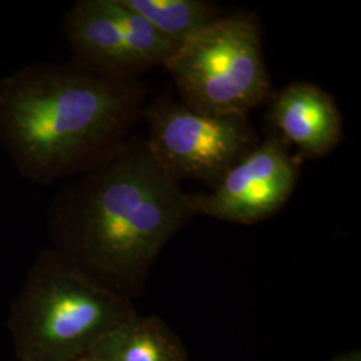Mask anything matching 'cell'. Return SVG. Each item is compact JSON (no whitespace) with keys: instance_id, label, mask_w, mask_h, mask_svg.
<instances>
[{"instance_id":"obj_5","label":"cell","mask_w":361,"mask_h":361,"mask_svg":"<svg viewBox=\"0 0 361 361\" xmlns=\"http://www.w3.org/2000/svg\"><path fill=\"white\" fill-rule=\"evenodd\" d=\"M145 137L155 162L171 180L214 186L258 142L249 116L197 111L166 95L146 104Z\"/></svg>"},{"instance_id":"obj_11","label":"cell","mask_w":361,"mask_h":361,"mask_svg":"<svg viewBox=\"0 0 361 361\" xmlns=\"http://www.w3.org/2000/svg\"><path fill=\"white\" fill-rule=\"evenodd\" d=\"M329 361H361V352L359 349H352L349 352H344L337 355Z\"/></svg>"},{"instance_id":"obj_12","label":"cell","mask_w":361,"mask_h":361,"mask_svg":"<svg viewBox=\"0 0 361 361\" xmlns=\"http://www.w3.org/2000/svg\"><path fill=\"white\" fill-rule=\"evenodd\" d=\"M73 361H94V360H92V357H90V356H85V357H80V359H77V360H73Z\"/></svg>"},{"instance_id":"obj_9","label":"cell","mask_w":361,"mask_h":361,"mask_svg":"<svg viewBox=\"0 0 361 361\" xmlns=\"http://www.w3.org/2000/svg\"><path fill=\"white\" fill-rule=\"evenodd\" d=\"M94 361H188V350L168 324L135 314L91 350Z\"/></svg>"},{"instance_id":"obj_7","label":"cell","mask_w":361,"mask_h":361,"mask_svg":"<svg viewBox=\"0 0 361 361\" xmlns=\"http://www.w3.org/2000/svg\"><path fill=\"white\" fill-rule=\"evenodd\" d=\"M268 133L302 161L324 158L341 142L344 122L335 98L316 83L290 82L269 98Z\"/></svg>"},{"instance_id":"obj_3","label":"cell","mask_w":361,"mask_h":361,"mask_svg":"<svg viewBox=\"0 0 361 361\" xmlns=\"http://www.w3.org/2000/svg\"><path fill=\"white\" fill-rule=\"evenodd\" d=\"M137 313L131 298L46 247L27 271L7 326L18 361H73Z\"/></svg>"},{"instance_id":"obj_8","label":"cell","mask_w":361,"mask_h":361,"mask_svg":"<svg viewBox=\"0 0 361 361\" xmlns=\"http://www.w3.org/2000/svg\"><path fill=\"white\" fill-rule=\"evenodd\" d=\"M71 62L116 79H141L147 73L118 16L116 0H78L63 16Z\"/></svg>"},{"instance_id":"obj_1","label":"cell","mask_w":361,"mask_h":361,"mask_svg":"<svg viewBox=\"0 0 361 361\" xmlns=\"http://www.w3.org/2000/svg\"><path fill=\"white\" fill-rule=\"evenodd\" d=\"M195 217L189 194L131 135L101 164L52 197L51 249L119 295L141 296L169 241Z\"/></svg>"},{"instance_id":"obj_6","label":"cell","mask_w":361,"mask_h":361,"mask_svg":"<svg viewBox=\"0 0 361 361\" xmlns=\"http://www.w3.org/2000/svg\"><path fill=\"white\" fill-rule=\"evenodd\" d=\"M302 162L268 133L207 192L189 194L194 214L240 225L271 219L295 192Z\"/></svg>"},{"instance_id":"obj_10","label":"cell","mask_w":361,"mask_h":361,"mask_svg":"<svg viewBox=\"0 0 361 361\" xmlns=\"http://www.w3.org/2000/svg\"><path fill=\"white\" fill-rule=\"evenodd\" d=\"M155 31L180 49L189 39L217 22L224 11L207 0H125Z\"/></svg>"},{"instance_id":"obj_2","label":"cell","mask_w":361,"mask_h":361,"mask_svg":"<svg viewBox=\"0 0 361 361\" xmlns=\"http://www.w3.org/2000/svg\"><path fill=\"white\" fill-rule=\"evenodd\" d=\"M141 79H116L68 62L27 65L0 77V147L38 186L73 180L131 137L142 116Z\"/></svg>"},{"instance_id":"obj_4","label":"cell","mask_w":361,"mask_h":361,"mask_svg":"<svg viewBox=\"0 0 361 361\" xmlns=\"http://www.w3.org/2000/svg\"><path fill=\"white\" fill-rule=\"evenodd\" d=\"M164 68L180 102L207 114L249 116L273 94L261 27L252 13L224 15L183 43Z\"/></svg>"}]
</instances>
